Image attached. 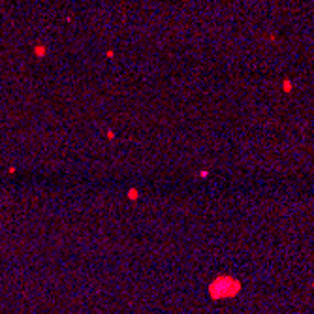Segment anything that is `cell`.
Segmentation results:
<instances>
[{
  "label": "cell",
  "instance_id": "obj_1",
  "mask_svg": "<svg viewBox=\"0 0 314 314\" xmlns=\"http://www.w3.org/2000/svg\"><path fill=\"white\" fill-rule=\"evenodd\" d=\"M241 290V282L233 277H218L215 278L209 286V293L213 299H222V297H233Z\"/></svg>",
  "mask_w": 314,
  "mask_h": 314
}]
</instances>
